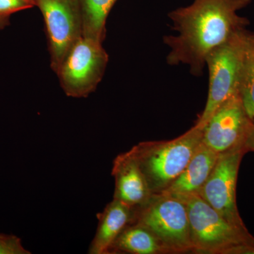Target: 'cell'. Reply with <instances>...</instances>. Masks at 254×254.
Wrapping results in <instances>:
<instances>
[{
	"label": "cell",
	"instance_id": "obj_1",
	"mask_svg": "<svg viewBox=\"0 0 254 254\" xmlns=\"http://www.w3.org/2000/svg\"><path fill=\"white\" fill-rule=\"evenodd\" d=\"M252 0H193L191 4L170 11L176 36H165L170 48L168 64H187L190 73L201 75L205 58L214 49L235 33L247 29V18L238 14Z\"/></svg>",
	"mask_w": 254,
	"mask_h": 254
},
{
	"label": "cell",
	"instance_id": "obj_2",
	"mask_svg": "<svg viewBox=\"0 0 254 254\" xmlns=\"http://www.w3.org/2000/svg\"><path fill=\"white\" fill-rule=\"evenodd\" d=\"M203 128L194 125L170 141H145L131 148L152 194L166 190L186 168L202 142Z\"/></svg>",
	"mask_w": 254,
	"mask_h": 254
},
{
	"label": "cell",
	"instance_id": "obj_3",
	"mask_svg": "<svg viewBox=\"0 0 254 254\" xmlns=\"http://www.w3.org/2000/svg\"><path fill=\"white\" fill-rule=\"evenodd\" d=\"M175 196L187 206L193 253L225 254L236 246L254 245V238L247 229L229 222L198 193Z\"/></svg>",
	"mask_w": 254,
	"mask_h": 254
},
{
	"label": "cell",
	"instance_id": "obj_4",
	"mask_svg": "<svg viewBox=\"0 0 254 254\" xmlns=\"http://www.w3.org/2000/svg\"><path fill=\"white\" fill-rule=\"evenodd\" d=\"M247 33V29L235 33L207 55L208 98L204 110L195 124L196 126L203 128L218 107L232 97L240 95Z\"/></svg>",
	"mask_w": 254,
	"mask_h": 254
},
{
	"label": "cell",
	"instance_id": "obj_5",
	"mask_svg": "<svg viewBox=\"0 0 254 254\" xmlns=\"http://www.w3.org/2000/svg\"><path fill=\"white\" fill-rule=\"evenodd\" d=\"M133 222L148 229L168 254L193 251L187 206L175 195H152L143 204L134 208Z\"/></svg>",
	"mask_w": 254,
	"mask_h": 254
},
{
	"label": "cell",
	"instance_id": "obj_6",
	"mask_svg": "<svg viewBox=\"0 0 254 254\" xmlns=\"http://www.w3.org/2000/svg\"><path fill=\"white\" fill-rule=\"evenodd\" d=\"M108 61L102 42L82 36L56 73L65 94L74 98L89 96L103 79Z\"/></svg>",
	"mask_w": 254,
	"mask_h": 254
},
{
	"label": "cell",
	"instance_id": "obj_7",
	"mask_svg": "<svg viewBox=\"0 0 254 254\" xmlns=\"http://www.w3.org/2000/svg\"><path fill=\"white\" fill-rule=\"evenodd\" d=\"M44 18L50 66L55 73L73 45L83 36L79 0H36Z\"/></svg>",
	"mask_w": 254,
	"mask_h": 254
},
{
	"label": "cell",
	"instance_id": "obj_8",
	"mask_svg": "<svg viewBox=\"0 0 254 254\" xmlns=\"http://www.w3.org/2000/svg\"><path fill=\"white\" fill-rule=\"evenodd\" d=\"M243 144L220 153L204 185L198 191L201 198L233 225L246 229L236 203L239 168L246 153Z\"/></svg>",
	"mask_w": 254,
	"mask_h": 254
},
{
	"label": "cell",
	"instance_id": "obj_9",
	"mask_svg": "<svg viewBox=\"0 0 254 254\" xmlns=\"http://www.w3.org/2000/svg\"><path fill=\"white\" fill-rule=\"evenodd\" d=\"M254 123L240 95H235L218 107L203 125L202 142L220 154L243 144Z\"/></svg>",
	"mask_w": 254,
	"mask_h": 254
},
{
	"label": "cell",
	"instance_id": "obj_10",
	"mask_svg": "<svg viewBox=\"0 0 254 254\" xmlns=\"http://www.w3.org/2000/svg\"><path fill=\"white\" fill-rule=\"evenodd\" d=\"M112 175L115 181L114 199L131 208H136L145 203L153 195L131 150L115 158Z\"/></svg>",
	"mask_w": 254,
	"mask_h": 254
},
{
	"label": "cell",
	"instance_id": "obj_11",
	"mask_svg": "<svg viewBox=\"0 0 254 254\" xmlns=\"http://www.w3.org/2000/svg\"><path fill=\"white\" fill-rule=\"evenodd\" d=\"M134 208L113 199L97 215L98 227L90 245L88 254H109L110 249L124 229L132 223Z\"/></svg>",
	"mask_w": 254,
	"mask_h": 254
},
{
	"label": "cell",
	"instance_id": "obj_12",
	"mask_svg": "<svg viewBox=\"0 0 254 254\" xmlns=\"http://www.w3.org/2000/svg\"><path fill=\"white\" fill-rule=\"evenodd\" d=\"M218 155L201 142L185 170L162 193L175 195L198 193L211 173Z\"/></svg>",
	"mask_w": 254,
	"mask_h": 254
},
{
	"label": "cell",
	"instance_id": "obj_13",
	"mask_svg": "<svg viewBox=\"0 0 254 254\" xmlns=\"http://www.w3.org/2000/svg\"><path fill=\"white\" fill-rule=\"evenodd\" d=\"M168 254L156 237L140 224L127 225L114 242L109 254Z\"/></svg>",
	"mask_w": 254,
	"mask_h": 254
},
{
	"label": "cell",
	"instance_id": "obj_14",
	"mask_svg": "<svg viewBox=\"0 0 254 254\" xmlns=\"http://www.w3.org/2000/svg\"><path fill=\"white\" fill-rule=\"evenodd\" d=\"M118 0H79L83 21V36L103 43L106 21Z\"/></svg>",
	"mask_w": 254,
	"mask_h": 254
},
{
	"label": "cell",
	"instance_id": "obj_15",
	"mask_svg": "<svg viewBox=\"0 0 254 254\" xmlns=\"http://www.w3.org/2000/svg\"><path fill=\"white\" fill-rule=\"evenodd\" d=\"M240 96L246 112L254 121V33L248 31L242 80L240 88Z\"/></svg>",
	"mask_w": 254,
	"mask_h": 254
},
{
	"label": "cell",
	"instance_id": "obj_16",
	"mask_svg": "<svg viewBox=\"0 0 254 254\" xmlns=\"http://www.w3.org/2000/svg\"><path fill=\"white\" fill-rule=\"evenodd\" d=\"M36 6L33 0H0V31L9 26L11 14Z\"/></svg>",
	"mask_w": 254,
	"mask_h": 254
},
{
	"label": "cell",
	"instance_id": "obj_17",
	"mask_svg": "<svg viewBox=\"0 0 254 254\" xmlns=\"http://www.w3.org/2000/svg\"><path fill=\"white\" fill-rule=\"evenodd\" d=\"M22 241L14 235L0 233V254H30Z\"/></svg>",
	"mask_w": 254,
	"mask_h": 254
},
{
	"label": "cell",
	"instance_id": "obj_18",
	"mask_svg": "<svg viewBox=\"0 0 254 254\" xmlns=\"http://www.w3.org/2000/svg\"><path fill=\"white\" fill-rule=\"evenodd\" d=\"M246 151H254V123L243 143Z\"/></svg>",
	"mask_w": 254,
	"mask_h": 254
},
{
	"label": "cell",
	"instance_id": "obj_19",
	"mask_svg": "<svg viewBox=\"0 0 254 254\" xmlns=\"http://www.w3.org/2000/svg\"><path fill=\"white\" fill-rule=\"evenodd\" d=\"M33 1H35V2H36V0H33Z\"/></svg>",
	"mask_w": 254,
	"mask_h": 254
}]
</instances>
